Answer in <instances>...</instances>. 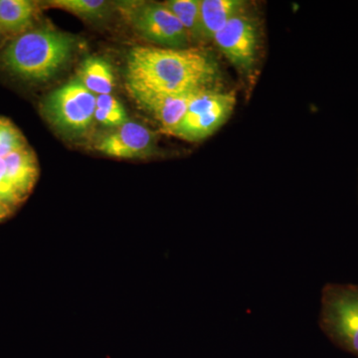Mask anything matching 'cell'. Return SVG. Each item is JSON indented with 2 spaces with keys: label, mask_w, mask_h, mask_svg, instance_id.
<instances>
[{
  "label": "cell",
  "mask_w": 358,
  "mask_h": 358,
  "mask_svg": "<svg viewBox=\"0 0 358 358\" xmlns=\"http://www.w3.org/2000/svg\"><path fill=\"white\" fill-rule=\"evenodd\" d=\"M127 88L185 94L219 89L217 61L199 48L136 46L127 58Z\"/></svg>",
  "instance_id": "obj_1"
},
{
  "label": "cell",
  "mask_w": 358,
  "mask_h": 358,
  "mask_svg": "<svg viewBox=\"0 0 358 358\" xmlns=\"http://www.w3.org/2000/svg\"><path fill=\"white\" fill-rule=\"evenodd\" d=\"M76 40L67 33L41 28L16 37L4 49L2 64L28 81H47L62 69L74 52Z\"/></svg>",
  "instance_id": "obj_2"
},
{
  "label": "cell",
  "mask_w": 358,
  "mask_h": 358,
  "mask_svg": "<svg viewBox=\"0 0 358 358\" xmlns=\"http://www.w3.org/2000/svg\"><path fill=\"white\" fill-rule=\"evenodd\" d=\"M319 326L341 350L358 357V286L329 282L320 296Z\"/></svg>",
  "instance_id": "obj_3"
},
{
  "label": "cell",
  "mask_w": 358,
  "mask_h": 358,
  "mask_svg": "<svg viewBox=\"0 0 358 358\" xmlns=\"http://www.w3.org/2000/svg\"><path fill=\"white\" fill-rule=\"evenodd\" d=\"M96 96L82 84L72 80L52 92L44 101L43 110L48 121L69 136H83L95 119Z\"/></svg>",
  "instance_id": "obj_4"
},
{
  "label": "cell",
  "mask_w": 358,
  "mask_h": 358,
  "mask_svg": "<svg viewBox=\"0 0 358 358\" xmlns=\"http://www.w3.org/2000/svg\"><path fill=\"white\" fill-rule=\"evenodd\" d=\"M236 94L216 89L200 94L190 103L182 121L169 134L187 141H199L222 127L236 106Z\"/></svg>",
  "instance_id": "obj_5"
},
{
  "label": "cell",
  "mask_w": 358,
  "mask_h": 358,
  "mask_svg": "<svg viewBox=\"0 0 358 358\" xmlns=\"http://www.w3.org/2000/svg\"><path fill=\"white\" fill-rule=\"evenodd\" d=\"M124 13L134 30L143 38L159 44L162 48H189V35L164 3L141 2L127 3Z\"/></svg>",
  "instance_id": "obj_6"
},
{
  "label": "cell",
  "mask_w": 358,
  "mask_h": 358,
  "mask_svg": "<svg viewBox=\"0 0 358 358\" xmlns=\"http://www.w3.org/2000/svg\"><path fill=\"white\" fill-rule=\"evenodd\" d=\"M213 41L241 76L246 79L253 77L261 45L260 29L255 18L247 11L239 14L216 33Z\"/></svg>",
  "instance_id": "obj_7"
},
{
  "label": "cell",
  "mask_w": 358,
  "mask_h": 358,
  "mask_svg": "<svg viewBox=\"0 0 358 358\" xmlns=\"http://www.w3.org/2000/svg\"><path fill=\"white\" fill-rule=\"evenodd\" d=\"M129 92L138 107L159 122L160 128L167 134H171L182 121L192 101L200 94L205 93H155L136 90H129Z\"/></svg>",
  "instance_id": "obj_8"
},
{
  "label": "cell",
  "mask_w": 358,
  "mask_h": 358,
  "mask_svg": "<svg viewBox=\"0 0 358 358\" xmlns=\"http://www.w3.org/2000/svg\"><path fill=\"white\" fill-rule=\"evenodd\" d=\"M96 148L108 157L134 159L154 154L157 150V136L147 127L128 122L115 133L103 138Z\"/></svg>",
  "instance_id": "obj_9"
},
{
  "label": "cell",
  "mask_w": 358,
  "mask_h": 358,
  "mask_svg": "<svg viewBox=\"0 0 358 358\" xmlns=\"http://www.w3.org/2000/svg\"><path fill=\"white\" fill-rule=\"evenodd\" d=\"M7 176L18 196L24 202L39 176L38 162L31 148L26 147L3 157Z\"/></svg>",
  "instance_id": "obj_10"
},
{
  "label": "cell",
  "mask_w": 358,
  "mask_h": 358,
  "mask_svg": "<svg viewBox=\"0 0 358 358\" xmlns=\"http://www.w3.org/2000/svg\"><path fill=\"white\" fill-rule=\"evenodd\" d=\"M243 0H201L202 31L204 42L213 40L216 33L239 14L246 13Z\"/></svg>",
  "instance_id": "obj_11"
},
{
  "label": "cell",
  "mask_w": 358,
  "mask_h": 358,
  "mask_svg": "<svg viewBox=\"0 0 358 358\" xmlns=\"http://www.w3.org/2000/svg\"><path fill=\"white\" fill-rule=\"evenodd\" d=\"M37 6L30 0H0V32L23 34L32 25Z\"/></svg>",
  "instance_id": "obj_12"
},
{
  "label": "cell",
  "mask_w": 358,
  "mask_h": 358,
  "mask_svg": "<svg viewBox=\"0 0 358 358\" xmlns=\"http://www.w3.org/2000/svg\"><path fill=\"white\" fill-rule=\"evenodd\" d=\"M80 81L94 95H110L115 87L112 67L100 57L85 59L80 71Z\"/></svg>",
  "instance_id": "obj_13"
},
{
  "label": "cell",
  "mask_w": 358,
  "mask_h": 358,
  "mask_svg": "<svg viewBox=\"0 0 358 358\" xmlns=\"http://www.w3.org/2000/svg\"><path fill=\"white\" fill-rule=\"evenodd\" d=\"M185 28L190 40L204 42L202 31L201 0H169L164 2Z\"/></svg>",
  "instance_id": "obj_14"
},
{
  "label": "cell",
  "mask_w": 358,
  "mask_h": 358,
  "mask_svg": "<svg viewBox=\"0 0 358 358\" xmlns=\"http://www.w3.org/2000/svg\"><path fill=\"white\" fill-rule=\"evenodd\" d=\"M95 119L103 126L117 128L129 122L124 106L112 95L96 96Z\"/></svg>",
  "instance_id": "obj_15"
},
{
  "label": "cell",
  "mask_w": 358,
  "mask_h": 358,
  "mask_svg": "<svg viewBox=\"0 0 358 358\" xmlns=\"http://www.w3.org/2000/svg\"><path fill=\"white\" fill-rule=\"evenodd\" d=\"M47 6L63 9L86 20H98L108 10V2L103 0H53L47 2Z\"/></svg>",
  "instance_id": "obj_16"
},
{
  "label": "cell",
  "mask_w": 358,
  "mask_h": 358,
  "mask_svg": "<svg viewBox=\"0 0 358 358\" xmlns=\"http://www.w3.org/2000/svg\"><path fill=\"white\" fill-rule=\"evenodd\" d=\"M26 147L27 143L20 129L9 120L0 117V157H6Z\"/></svg>",
  "instance_id": "obj_17"
},
{
  "label": "cell",
  "mask_w": 358,
  "mask_h": 358,
  "mask_svg": "<svg viewBox=\"0 0 358 358\" xmlns=\"http://www.w3.org/2000/svg\"><path fill=\"white\" fill-rule=\"evenodd\" d=\"M0 200L11 207L13 210L23 203L7 176L6 162H4L3 157H0Z\"/></svg>",
  "instance_id": "obj_18"
},
{
  "label": "cell",
  "mask_w": 358,
  "mask_h": 358,
  "mask_svg": "<svg viewBox=\"0 0 358 358\" xmlns=\"http://www.w3.org/2000/svg\"><path fill=\"white\" fill-rule=\"evenodd\" d=\"M13 209L0 200V221L6 220L13 214Z\"/></svg>",
  "instance_id": "obj_19"
}]
</instances>
